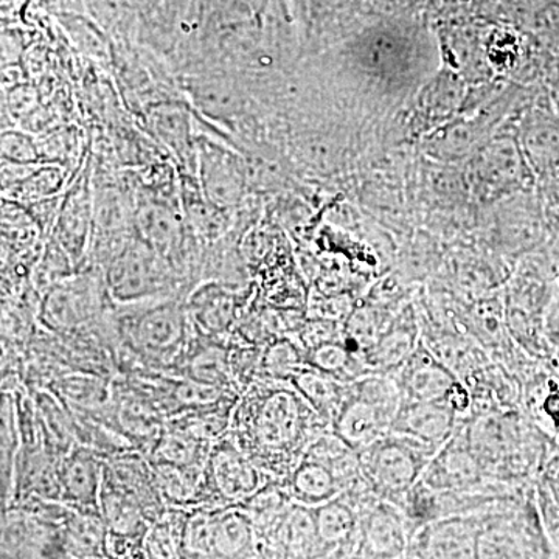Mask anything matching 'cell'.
<instances>
[{
    "instance_id": "9a60e30c",
    "label": "cell",
    "mask_w": 559,
    "mask_h": 559,
    "mask_svg": "<svg viewBox=\"0 0 559 559\" xmlns=\"http://www.w3.org/2000/svg\"><path fill=\"white\" fill-rule=\"evenodd\" d=\"M106 457L86 444L75 443L58 460L61 502L80 510L100 511Z\"/></svg>"
},
{
    "instance_id": "6da1fadb",
    "label": "cell",
    "mask_w": 559,
    "mask_h": 559,
    "mask_svg": "<svg viewBox=\"0 0 559 559\" xmlns=\"http://www.w3.org/2000/svg\"><path fill=\"white\" fill-rule=\"evenodd\" d=\"M330 429L288 381L255 380L231 414L230 433L264 473L285 480L312 440Z\"/></svg>"
},
{
    "instance_id": "52a82bcc",
    "label": "cell",
    "mask_w": 559,
    "mask_h": 559,
    "mask_svg": "<svg viewBox=\"0 0 559 559\" xmlns=\"http://www.w3.org/2000/svg\"><path fill=\"white\" fill-rule=\"evenodd\" d=\"M419 35L401 24H385L374 28L360 40L359 62L367 73L392 83H403L404 76L417 75Z\"/></svg>"
},
{
    "instance_id": "7c38bea8",
    "label": "cell",
    "mask_w": 559,
    "mask_h": 559,
    "mask_svg": "<svg viewBox=\"0 0 559 559\" xmlns=\"http://www.w3.org/2000/svg\"><path fill=\"white\" fill-rule=\"evenodd\" d=\"M170 289L159 263L143 250L131 249L117 259L109 272V299L117 307L162 299Z\"/></svg>"
},
{
    "instance_id": "cb8c5ba5",
    "label": "cell",
    "mask_w": 559,
    "mask_h": 559,
    "mask_svg": "<svg viewBox=\"0 0 559 559\" xmlns=\"http://www.w3.org/2000/svg\"><path fill=\"white\" fill-rule=\"evenodd\" d=\"M212 554L213 558H259V536L241 506L215 510Z\"/></svg>"
},
{
    "instance_id": "4dcf8cb0",
    "label": "cell",
    "mask_w": 559,
    "mask_h": 559,
    "mask_svg": "<svg viewBox=\"0 0 559 559\" xmlns=\"http://www.w3.org/2000/svg\"><path fill=\"white\" fill-rule=\"evenodd\" d=\"M301 396L310 403L312 409L318 412L320 417L331 425V419L336 415L337 409L344 401L348 382H342L330 374L323 373L310 366H304L290 378Z\"/></svg>"
},
{
    "instance_id": "5bb4252c",
    "label": "cell",
    "mask_w": 559,
    "mask_h": 559,
    "mask_svg": "<svg viewBox=\"0 0 559 559\" xmlns=\"http://www.w3.org/2000/svg\"><path fill=\"white\" fill-rule=\"evenodd\" d=\"M116 381L114 425L131 441L135 450L146 457L156 447L167 425V415L154 401L128 384L127 380Z\"/></svg>"
},
{
    "instance_id": "836d02e7",
    "label": "cell",
    "mask_w": 559,
    "mask_h": 559,
    "mask_svg": "<svg viewBox=\"0 0 559 559\" xmlns=\"http://www.w3.org/2000/svg\"><path fill=\"white\" fill-rule=\"evenodd\" d=\"M189 514L190 510L168 507L151 524L148 533H146L145 540H143L145 558H182Z\"/></svg>"
},
{
    "instance_id": "9c48e42d",
    "label": "cell",
    "mask_w": 559,
    "mask_h": 559,
    "mask_svg": "<svg viewBox=\"0 0 559 559\" xmlns=\"http://www.w3.org/2000/svg\"><path fill=\"white\" fill-rule=\"evenodd\" d=\"M409 539L406 516L395 503L374 496L360 510L356 558H406Z\"/></svg>"
},
{
    "instance_id": "83f0119b",
    "label": "cell",
    "mask_w": 559,
    "mask_h": 559,
    "mask_svg": "<svg viewBox=\"0 0 559 559\" xmlns=\"http://www.w3.org/2000/svg\"><path fill=\"white\" fill-rule=\"evenodd\" d=\"M100 513L109 533L142 543L153 524L142 506L114 487L105 476L100 492Z\"/></svg>"
},
{
    "instance_id": "8d00e7d4",
    "label": "cell",
    "mask_w": 559,
    "mask_h": 559,
    "mask_svg": "<svg viewBox=\"0 0 559 559\" xmlns=\"http://www.w3.org/2000/svg\"><path fill=\"white\" fill-rule=\"evenodd\" d=\"M528 146L538 159L551 162L559 159V121L543 117L532 124L528 131Z\"/></svg>"
},
{
    "instance_id": "2e32d148",
    "label": "cell",
    "mask_w": 559,
    "mask_h": 559,
    "mask_svg": "<svg viewBox=\"0 0 559 559\" xmlns=\"http://www.w3.org/2000/svg\"><path fill=\"white\" fill-rule=\"evenodd\" d=\"M64 403L70 414L114 425L116 381L92 371H75L55 377L47 385Z\"/></svg>"
},
{
    "instance_id": "8992f818",
    "label": "cell",
    "mask_w": 559,
    "mask_h": 559,
    "mask_svg": "<svg viewBox=\"0 0 559 559\" xmlns=\"http://www.w3.org/2000/svg\"><path fill=\"white\" fill-rule=\"evenodd\" d=\"M205 480L219 507H227L245 502L274 477L264 473L229 432L212 444Z\"/></svg>"
},
{
    "instance_id": "ac0fdd59",
    "label": "cell",
    "mask_w": 559,
    "mask_h": 559,
    "mask_svg": "<svg viewBox=\"0 0 559 559\" xmlns=\"http://www.w3.org/2000/svg\"><path fill=\"white\" fill-rule=\"evenodd\" d=\"M392 377L401 401H441L459 380L423 341Z\"/></svg>"
},
{
    "instance_id": "603a6c76",
    "label": "cell",
    "mask_w": 559,
    "mask_h": 559,
    "mask_svg": "<svg viewBox=\"0 0 559 559\" xmlns=\"http://www.w3.org/2000/svg\"><path fill=\"white\" fill-rule=\"evenodd\" d=\"M246 308L237 297L219 289L198 290L187 301L194 331L213 340H229Z\"/></svg>"
},
{
    "instance_id": "d4e9b609",
    "label": "cell",
    "mask_w": 559,
    "mask_h": 559,
    "mask_svg": "<svg viewBox=\"0 0 559 559\" xmlns=\"http://www.w3.org/2000/svg\"><path fill=\"white\" fill-rule=\"evenodd\" d=\"M178 377L238 392L231 377L227 341L202 336L197 331Z\"/></svg>"
},
{
    "instance_id": "e575fe53",
    "label": "cell",
    "mask_w": 559,
    "mask_h": 559,
    "mask_svg": "<svg viewBox=\"0 0 559 559\" xmlns=\"http://www.w3.org/2000/svg\"><path fill=\"white\" fill-rule=\"evenodd\" d=\"M304 366H307V360L299 342L293 336H277L261 349L257 380L289 382Z\"/></svg>"
},
{
    "instance_id": "f546056e",
    "label": "cell",
    "mask_w": 559,
    "mask_h": 559,
    "mask_svg": "<svg viewBox=\"0 0 559 559\" xmlns=\"http://www.w3.org/2000/svg\"><path fill=\"white\" fill-rule=\"evenodd\" d=\"M393 318V312L359 297L342 323V340L362 358L367 349L380 340L382 331L388 329Z\"/></svg>"
},
{
    "instance_id": "5b68a950",
    "label": "cell",
    "mask_w": 559,
    "mask_h": 559,
    "mask_svg": "<svg viewBox=\"0 0 559 559\" xmlns=\"http://www.w3.org/2000/svg\"><path fill=\"white\" fill-rule=\"evenodd\" d=\"M439 450L390 430L358 452L362 480L378 498L401 509Z\"/></svg>"
},
{
    "instance_id": "277c9868",
    "label": "cell",
    "mask_w": 559,
    "mask_h": 559,
    "mask_svg": "<svg viewBox=\"0 0 559 559\" xmlns=\"http://www.w3.org/2000/svg\"><path fill=\"white\" fill-rule=\"evenodd\" d=\"M401 393L392 374L370 373L348 382L330 429L356 452L392 430Z\"/></svg>"
},
{
    "instance_id": "8fae6325",
    "label": "cell",
    "mask_w": 559,
    "mask_h": 559,
    "mask_svg": "<svg viewBox=\"0 0 559 559\" xmlns=\"http://www.w3.org/2000/svg\"><path fill=\"white\" fill-rule=\"evenodd\" d=\"M2 558H66L60 525L21 507L2 510Z\"/></svg>"
},
{
    "instance_id": "1f68e13d",
    "label": "cell",
    "mask_w": 559,
    "mask_h": 559,
    "mask_svg": "<svg viewBox=\"0 0 559 559\" xmlns=\"http://www.w3.org/2000/svg\"><path fill=\"white\" fill-rule=\"evenodd\" d=\"M212 444L167 421L156 447L151 451V463H170L178 466H205Z\"/></svg>"
},
{
    "instance_id": "484cf974",
    "label": "cell",
    "mask_w": 559,
    "mask_h": 559,
    "mask_svg": "<svg viewBox=\"0 0 559 559\" xmlns=\"http://www.w3.org/2000/svg\"><path fill=\"white\" fill-rule=\"evenodd\" d=\"M267 558H320L314 511L293 503L267 549Z\"/></svg>"
},
{
    "instance_id": "d590c367",
    "label": "cell",
    "mask_w": 559,
    "mask_h": 559,
    "mask_svg": "<svg viewBox=\"0 0 559 559\" xmlns=\"http://www.w3.org/2000/svg\"><path fill=\"white\" fill-rule=\"evenodd\" d=\"M216 509L190 510L182 558H213V516Z\"/></svg>"
},
{
    "instance_id": "d6a6232c",
    "label": "cell",
    "mask_w": 559,
    "mask_h": 559,
    "mask_svg": "<svg viewBox=\"0 0 559 559\" xmlns=\"http://www.w3.org/2000/svg\"><path fill=\"white\" fill-rule=\"evenodd\" d=\"M305 360L312 369L323 371L342 382H353L373 373L344 340L331 341L319 347L305 349Z\"/></svg>"
},
{
    "instance_id": "3957f363",
    "label": "cell",
    "mask_w": 559,
    "mask_h": 559,
    "mask_svg": "<svg viewBox=\"0 0 559 559\" xmlns=\"http://www.w3.org/2000/svg\"><path fill=\"white\" fill-rule=\"evenodd\" d=\"M360 480L358 452L326 429L311 441L296 468L283 481L294 503L316 509L340 498Z\"/></svg>"
},
{
    "instance_id": "7a4b0ae2",
    "label": "cell",
    "mask_w": 559,
    "mask_h": 559,
    "mask_svg": "<svg viewBox=\"0 0 559 559\" xmlns=\"http://www.w3.org/2000/svg\"><path fill=\"white\" fill-rule=\"evenodd\" d=\"M117 336V352L131 367L178 377L194 330L186 301L167 297L121 307L110 314Z\"/></svg>"
},
{
    "instance_id": "4fadbf2b",
    "label": "cell",
    "mask_w": 559,
    "mask_h": 559,
    "mask_svg": "<svg viewBox=\"0 0 559 559\" xmlns=\"http://www.w3.org/2000/svg\"><path fill=\"white\" fill-rule=\"evenodd\" d=\"M460 329L487 349L492 360L506 364L520 345L507 329V301L503 290L471 300L459 316Z\"/></svg>"
},
{
    "instance_id": "ba28073f",
    "label": "cell",
    "mask_w": 559,
    "mask_h": 559,
    "mask_svg": "<svg viewBox=\"0 0 559 559\" xmlns=\"http://www.w3.org/2000/svg\"><path fill=\"white\" fill-rule=\"evenodd\" d=\"M484 514H455L430 522L412 536L406 558H477Z\"/></svg>"
},
{
    "instance_id": "e0dca14e",
    "label": "cell",
    "mask_w": 559,
    "mask_h": 559,
    "mask_svg": "<svg viewBox=\"0 0 559 559\" xmlns=\"http://www.w3.org/2000/svg\"><path fill=\"white\" fill-rule=\"evenodd\" d=\"M108 316L102 299L86 290L55 288L40 305L38 323L55 336H69L79 331L90 330L98 320Z\"/></svg>"
},
{
    "instance_id": "30bf717a",
    "label": "cell",
    "mask_w": 559,
    "mask_h": 559,
    "mask_svg": "<svg viewBox=\"0 0 559 559\" xmlns=\"http://www.w3.org/2000/svg\"><path fill=\"white\" fill-rule=\"evenodd\" d=\"M462 425L433 455L419 479L429 488L437 491H471L492 481L479 457L471 450Z\"/></svg>"
},
{
    "instance_id": "ffe728a7",
    "label": "cell",
    "mask_w": 559,
    "mask_h": 559,
    "mask_svg": "<svg viewBox=\"0 0 559 559\" xmlns=\"http://www.w3.org/2000/svg\"><path fill=\"white\" fill-rule=\"evenodd\" d=\"M419 341L421 329L414 300L396 312L388 329L382 331L380 340L362 356L364 362L373 373L392 374L409 358Z\"/></svg>"
},
{
    "instance_id": "44dd1931",
    "label": "cell",
    "mask_w": 559,
    "mask_h": 559,
    "mask_svg": "<svg viewBox=\"0 0 559 559\" xmlns=\"http://www.w3.org/2000/svg\"><path fill=\"white\" fill-rule=\"evenodd\" d=\"M463 421L441 401H401L392 432L441 448Z\"/></svg>"
},
{
    "instance_id": "4316f807",
    "label": "cell",
    "mask_w": 559,
    "mask_h": 559,
    "mask_svg": "<svg viewBox=\"0 0 559 559\" xmlns=\"http://www.w3.org/2000/svg\"><path fill=\"white\" fill-rule=\"evenodd\" d=\"M61 532L66 558H108V527L100 511L70 507Z\"/></svg>"
},
{
    "instance_id": "7402d4cb",
    "label": "cell",
    "mask_w": 559,
    "mask_h": 559,
    "mask_svg": "<svg viewBox=\"0 0 559 559\" xmlns=\"http://www.w3.org/2000/svg\"><path fill=\"white\" fill-rule=\"evenodd\" d=\"M463 381L469 385L473 395L471 418L492 412L520 411V378L496 360H489Z\"/></svg>"
},
{
    "instance_id": "74e56055",
    "label": "cell",
    "mask_w": 559,
    "mask_h": 559,
    "mask_svg": "<svg viewBox=\"0 0 559 559\" xmlns=\"http://www.w3.org/2000/svg\"><path fill=\"white\" fill-rule=\"evenodd\" d=\"M294 340L299 342L304 349L319 347V345L331 341H340L342 340V322L307 316V320H305Z\"/></svg>"
},
{
    "instance_id": "d6986e66",
    "label": "cell",
    "mask_w": 559,
    "mask_h": 559,
    "mask_svg": "<svg viewBox=\"0 0 559 559\" xmlns=\"http://www.w3.org/2000/svg\"><path fill=\"white\" fill-rule=\"evenodd\" d=\"M312 511L320 540V558H356L360 513L355 500L344 492Z\"/></svg>"
},
{
    "instance_id": "f1b7e54d",
    "label": "cell",
    "mask_w": 559,
    "mask_h": 559,
    "mask_svg": "<svg viewBox=\"0 0 559 559\" xmlns=\"http://www.w3.org/2000/svg\"><path fill=\"white\" fill-rule=\"evenodd\" d=\"M421 341L460 380H466L491 360L487 349L465 331H450Z\"/></svg>"
},
{
    "instance_id": "f35d334b",
    "label": "cell",
    "mask_w": 559,
    "mask_h": 559,
    "mask_svg": "<svg viewBox=\"0 0 559 559\" xmlns=\"http://www.w3.org/2000/svg\"><path fill=\"white\" fill-rule=\"evenodd\" d=\"M444 403L451 407V411L457 415L460 421H468L473 414V395H471L469 385L465 381L459 380L448 390Z\"/></svg>"
}]
</instances>
